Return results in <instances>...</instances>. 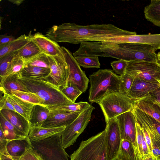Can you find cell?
Masks as SVG:
<instances>
[{
  "instance_id": "cell-1",
  "label": "cell",
  "mask_w": 160,
  "mask_h": 160,
  "mask_svg": "<svg viewBox=\"0 0 160 160\" xmlns=\"http://www.w3.org/2000/svg\"><path fill=\"white\" fill-rule=\"evenodd\" d=\"M137 34L111 24L82 25L75 23H64L53 25L46 36L57 42L78 44L84 42H107L111 38Z\"/></svg>"
},
{
  "instance_id": "cell-2",
  "label": "cell",
  "mask_w": 160,
  "mask_h": 160,
  "mask_svg": "<svg viewBox=\"0 0 160 160\" xmlns=\"http://www.w3.org/2000/svg\"><path fill=\"white\" fill-rule=\"evenodd\" d=\"M18 79L29 92L36 94L46 107L68 106L74 104L62 92L60 88L45 78L26 77L18 74Z\"/></svg>"
},
{
  "instance_id": "cell-3",
  "label": "cell",
  "mask_w": 160,
  "mask_h": 160,
  "mask_svg": "<svg viewBox=\"0 0 160 160\" xmlns=\"http://www.w3.org/2000/svg\"><path fill=\"white\" fill-rule=\"evenodd\" d=\"M156 50L152 46L137 43L107 44L102 50L104 57L129 61L138 60L156 62L158 60Z\"/></svg>"
},
{
  "instance_id": "cell-4",
  "label": "cell",
  "mask_w": 160,
  "mask_h": 160,
  "mask_svg": "<svg viewBox=\"0 0 160 160\" xmlns=\"http://www.w3.org/2000/svg\"><path fill=\"white\" fill-rule=\"evenodd\" d=\"M89 78L88 100L91 103H97L108 94L119 92L120 76L110 69H99L90 75Z\"/></svg>"
},
{
  "instance_id": "cell-5",
  "label": "cell",
  "mask_w": 160,
  "mask_h": 160,
  "mask_svg": "<svg viewBox=\"0 0 160 160\" xmlns=\"http://www.w3.org/2000/svg\"><path fill=\"white\" fill-rule=\"evenodd\" d=\"M106 130L82 141L71 160H107Z\"/></svg>"
},
{
  "instance_id": "cell-6",
  "label": "cell",
  "mask_w": 160,
  "mask_h": 160,
  "mask_svg": "<svg viewBox=\"0 0 160 160\" xmlns=\"http://www.w3.org/2000/svg\"><path fill=\"white\" fill-rule=\"evenodd\" d=\"M104 116L106 122L109 120L131 111L133 101L126 94L119 92L105 96L98 103Z\"/></svg>"
},
{
  "instance_id": "cell-7",
  "label": "cell",
  "mask_w": 160,
  "mask_h": 160,
  "mask_svg": "<svg viewBox=\"0 0 160 160\" xmlns=\"http://www.w3.org/2000/svg\"><path fill=\"white\" fill-rule=\"evenodd\" d=\"M62 132L43 140L31 141L32 148L44 160H68L69 156L62 144Z\"/></svg>"
},
{
  "instance_id": "cell-8",
  "label": "cell",
  "mask_w": 160,
  "mask_h": 160,
  "mask_svg": "<svg viewBox=\"0 0 160 160\" xmlns=\"http://www.w3.org/2000/svg\"><path fill=\"white\" fill-rule=\"evenodd\" d=\"M95 109L91 105L82 112L70 125L62 132L61 141L64 149L73 144L77 138L84 131L89 122L92 113Z\"/></svg>"
},
{
  "instance_id": "cell-9",
  "label": "cell",
  "mask_w": 160,
  "mask_h": 160,
  "mask_svg": "<svg viewBox=\"0 0 160 160\" xmlns=\"http://www.w3.org/2000/svg\"><path fill=\"white\" fill-rule=\"evenodd\" d=\"M126 73L146 81L160 80V67L155 62L134 60L128 61Z\"/></svg>"
},
{
  "instance_id": "cell-10",
  "label": "cell",
  "mask_w": 160,
  "mask_h": 160,
  "mask_svg": "<svg viewBox=\"0 0 160 160\" xmlns=\"http://www.w3.org/2000/svg\"><path fill=\"white\" fill-rule=\"evenodd\" d=\"M48 57L50 72L45 78L60 88L67 82L69 75L68 65L64 55Z\"/></svg>"
},
{
  "instance_id": "cell-11",
  "label": "cell",
  "mask_w": 160,
  "mask_h": 160,
  "mask_svg": "<svg viewBox=\"0 0 160 160\" xmlns=\"http://www.w3.org/2000/svg\"><path fill=\"white\" fill-rule=\"evenodd\" d=\"M61 48L69 68L67 82L73 85L82 93L85 92L88 88L89 79L71 52L64 47Z\"/></svg>"
},
{
  "instance_id": "cell-12",
  "label": "cell",
  "mask_w": 160,
  "mask_h": 160,
  "mask_svg": "<svg viewBox=\"0 0 160 160\" xmlns=\"http://www.w3.org/2000/svg\"><path fill=\"white\" fill-rule=\"evenodd\" d=\"M107 160H117L122 138L118 121L116 117L106 122Z\"/></svg>"
},
{
  "instance_id": "cell-13",
  "label": "cell",
  "mask_w": 160,
  "mask_h": 160,
  "mask_svg": "<svg viewBox=\"0 0 160 160\" xmlns=\"http://www.w3.org/2000/svg\"><path fill=\"white\" fill-rule=\"evenodd\" d=\"M116 118L118 122L122 139L127 140L131 142L137 153L136 121L134 115L131 111L119 115Z\"/></svg>"
},
{
  "instance_id": "cell-14",
  "label": "cell",
  "mask_w": 160,
  "mask_h": 160,
  "mask_svg": "<svg viewBox=\"0 0 160 160\" xmlns=\"http://www.w3.org/2000/svg\"><path fill=\"white\" fill-rule=\"evenodd\" d=\"M50 111L48 117L42 127L52 128L67 127L81 113L60 110Z\"/></svg>"
},
{
  "instance_id": "cell-15",
  "label": "cell",
  "mask_w": 160,
  "mask_h": 160,
  "mask_svg": "<svg viewBox=\"0 0 160 160\" xmlns=\"http://www.w3.org/2000/svg\"><path fill=\"white\" fill-rule=\"evenodd\" d=\"M110 42L119 44L137 43L150 45L156 51L160 50V34H136L112 38ZM158 53H160V51Z\"/></svg>"
},
{
  "instance_id": "cell-16",
  "label": "cell",
  "mask_w": 160,
  "mask_h": 160,
  "mask_svg": "<svg viewBox=\"0 0 160 160\" xmlns=\"http://www.w3.org/2000/svg\"><path fill=\"white\" fill-rule=\"evenodd\" d=\"M160 88L158 82H150L135 78L130 89L126 94L132 100L143 98Z\"/></svg>"
},
{
  "instance_id": "cell-17",
  "label": "cell",
  "mask_w": 160,
  "mask_h": 160,
  "mask_svg": "<svg viewBox=\"0 0 160 160\" xmlns=\"http://www.w3.org/2000/svg\"><path fill=\"white\" fill-rule=\"evenodd\" d=\"M32 40L38 47L42 52L48 56L64 55L61 47L57 42L40 32L32 35Z\"/></svg>"
},
{
  "instance_id": "cell-18",
  "label": "cell",
  "mask_w": 160,
  "mask_h": 160,
  "mask_svg": "<svg viewBox=\"0 0 160 160\" xmlns=\"http://www.w3.org/2000/svg\"><path fill=\"white\" fill-rule=\"evenodd\" d=\"M0 113L23 136H28L31 127L24 117L16 111L8 110L2 109Z\"/></svg>"
},
{
  "instance_id": "cell-19",
  "label": "cell",
  "mask_w": 160,
  "mask_h": 160,
  "mask_svg": "<svg viewBox=\"0 0 160 160\" xmlns=\"http://www.w3.org/2000/svg\"><path fill=\"white\" fill-rule=\"evenodd\" d=\"M32 148L28 136L22 138L8 141L6 148L9 157L19 160L27 149Z\"/></svg>"
},
{
  "instance_id": "cell-20",
  "label": "cell",
  "mask_w": 160,
  "mask_h": 160,
  "mask_svg": "<svg viewBox=\"0 0 160 160\" xmlns=\"http://www.w3.org/2000/svg\"><path fill=\"white\" fill-rule=\"evenodd\" d=\"M133 107L146 113L160 123V108L146 97L132 100Z\"/></svg>"
},
{
  "instance_id": "cell-21",
  "label": "cell",
  "mask_w": 160,
  "mask_h": 160,
  "mask_svg": "<svg viewBox=\"0 0 160 160\" xmlns=\"http://www.w3.org/2000/svg\"><path fill=\"white\" fill-rule=\"evenodd\" d=\"M32 35H21L9 43L0 46V58L8 54L19 51L32 40Z\"/></svg>"
},
{
  "instance_id": "cell-22",
  "label": "cell",
  "mask_w": 160,
  "mask_h": 160,
  "mask_svg": "<svg viewBox=\"0 0 160 160\" xmlns=\"http://www.w3.org/2000/svg\"><path fill=\"white\" fill-rule=\"evenodd\" d=\"M66 127L49 128L41 127L31 128L28 137L31 141H39L62 132Z\"/></svg>"
},
{
  "instance_id": "cell-23",
  "label": "cell",
  "mask_w": 160,
  "mask_h": 160,
  "mask_svg": "<svg viewBox=\"0 0 160 160\" xmlns=\"http://www.w3.org/2000/svg\"><path fill=\"white\" fill-rule=\"evenodd\" d=\"M50 110L40 104H35L32 109L29 123L31 128L41 127L49 116Z\"/></svg>"
},
{
  "instance_id": "cell-24",
  "label": "cell",
  "mask_w": 160,
  "mask_h": 160,
  "mask_svg": "<svg viewBox=\"0 0 160 160\" xmlns=\"http://www.w3.org/2000/svg\"><path fill=\"white\" fill-rule=\"evenodd\" d=\"M7 94L8 100L13 105L16 112L24 117L29 122L34 104L26 102L12 94Z\"/></svg>"
},
{
  "instance_id": "cell-25",
  "label": "cell",
  "mask_w": 160,
  "mask_h": 160,
  "mask_svg": "<svg viewBox=\"0 0 160 160\" xmlns=\"http://www.w3.org/2000/svg\"><path fill=\"white\" fill-rule=\"evenodd\" d=\"M144 13L148 21L160 27V0H151L145 7Z\"/></svg>"
},
{
  "instance_id": "cell-26",
  "label": "cell",
  "mask_w": 160,
  "mask_h": 160,
  "mask_svg": "<svg viewBox=\"0 0 160 160\" xmlns=\"http://www.w3.org/2000/svg\"><path fill=\"white\" fill-rule=\"evenodd\" d=\"M0 127L8 141L24 138L23 136L0 113Z\"/></svg>"
},
{
  "instance_id": "cell-27",
  "label": "cell",
  "mask_w": 160,
  "mask_h": 160,
  "mask_svg": "<svg viewBox=\"0 0 160 160\" xmlns=\"http://www.w3.org/2000/svg\"><path fill=\"white\" fill-rule=\"evenodd\" d=\"M18 74L8 76L2 82L0 83V87L7 94H12L11 91L12 90L29 92L26 87L18 80Z\"/></svg>"
},
{
  "instance_id": "cell-28",
  "label": "cell",
  "mask_w": 160,
  "mask_h": 160,
  "mask_svg": "<svg viewBox=\"0 0 160 160\" xmlns=\"http://www.w3.org/2000/svg\"><path fill=\"white\" fill-rule=\"evenodd\" d=\"M117 160H138L135 148L129 141L122 140Z\"/></svg>"
},
{
  "instance_id": "cell-29",
  "label": "cell",
  "mask_w": 160,
  "mask_h": 160,
  "mask_svg": "<svg viewBox=\"0 0 160 160\" xmlns=\"http://www.w3.org/2000/svg\"><path fill=\"white\" fill-rule=\"evenodd\" d=\"M42 52L39 48L32 40L18 52L19 57L25 62Z\"/></svg>"
},
{
  "instance_id": "cell-30",
  "label": "cell",
  "mask_w": 160,
  "mask_h": 160,
  "mask_svg": "<svg viewBox=\"0 0 160 160\" xmlns=\"http://www.w3.org/2000/svg\"><path fill=\"white\" fill-rule=\"evenodd\" d=\"M50 72L49 68L27 66L18 74L26 77L44 78L48 76Z\"/></svg>"
},
{
  "instance_id": "cell-31",
  "label": "cell",
  "mask_w": 160,
  "mask_h": 160,
  "mask_svg": "<svg viewBox=\"0 0 160 160\" xmlns=\"http://www.w3.org/2000/svg\"><path fill=\"white\" fill-rule=\"evenodd\" d=\"M18 55L17 52L8 54L0 58V81L8 73L13 60Z\"/></svg>"
},
{
  "instance_id": "cell-32",
  "label": "cell",
  "mask_w": 160,
  "mask_h": 160,
  "mask_svg": "<svg viewBox=\"0 0 160 160\" xmlns=\"http://www.w3.org/2000/svg\"><path fill=\"white\" fill-rule=\"evenodd\" d=\"M88 102H80L65 106H57L47 107L50 110H64L75 112H82L90 106Z\"/></svg>"
},
{
  "instance_id": "cell-33",
  "label": "cell",
  "mask_w": 160,
  "mask_h": 160,
  "mask_svg": "<svg viewBox=\"0 0 160 160\" xmlns=\"http://www.w3.org/2000/svg\"><path fill=\"white\" fill-rule=\"evenodd\" d=\"M80 66L85 68H99L100 63L97 56H78L74 57Z\"/></svg>"
},
{
  "instance_id": "cell-34",
  "label": "cell",
  "mask_w": 160,
  "mask_h": 160,
  "mask_svg": "<svg viewBox=\"0 0 160 160\" xmlns=\"http://www.w3.org/2000/svg\"><path fill=\"white\" fill-rule=\"evenodd\" d=\"M12 94L21 99L34 104L42 105V101L35 94L29 92H24L12 90L11 91Z\"/></svg>"
},
{
  "instance_id": "cell-35",
  "label": "cell",
  "mask_w": 160,
  "mask_h": 160,
  "mask_svg": "<svg viewBox=\"0 0 160 160\" xmlns=\"http://www.w3.org/2000/svg\"><path fill=\"white\" fill-rule=\"evenodd\" d=\"M60 89L62 93L73 103H75L77 98L82 93V92L73 85L68 82L60 88Z\"/></svg>"
},
{
  "instance_id": "cell-36",
  "label": "cell",
  "mask_w": 160,
  "mask_h": 160,
  "mask_svg": "<svg viewBox=\"0 0 160 160\" xmlns=\"http://www.w3.org/2000/svg\"><path fill=\"white\" fill-rule=\"evenodd\" d=\"M25 62L26 66H30L49 68L48 56L42 52Z\"/></svg>"
},
{
  "instance_id": "cell-37",
  "label": "cell",
  "mask_w": 160,
  "mask_h": 160,
  "mask_svg": "<svg viewBox=\"0 0 160 160\" xmlns=\"http://www.w3.org/2000/svg\"><path fill=\"white\" fill-rule=\"evenodd\" d=\"M26 67L25 61L18 55L13 60L8 72L4 78L0 81V83L2 82L8 76L19 73Z\"/></svg>"
},
{
  "instance_id": "cell-38",
  "label": "cell",
  "mask_w": 160,
  "mask_h": 160,
  "mask_svg": "<svg viewBox=\"0 0 160 160\" xmlns=\"http://www.w3.org/2000/svg\"><path fill=\"white\" fill-rule=\"evenodd\" d=\"M120 76L121 82L119 92L126 94L131 88L135 78L126 73Z\"/></svg>"
},
{
  "instance_id": "cell-39",
  "label": "cell",
  "mask_w": 160,
  "mask_h": 160,
  "mask_svg": "<svg viewBox=\"0 0 160 160\" xmlns=\"http://www.w3.org/2000/svg\"><path fill=\"white\" fill-rule=\"evenodd\" d=\"M136 140L137 146V154L138 160H142L144 157L142 140V131L141 126L137 121L136 123Z\"/></svg>"
},
{
  "instance_id": "cell-40",
  "label": "cell",
  "mask_w": 160,
  "mask_h": 160,
  "mask_svg": "<svg viewBox=\"0 0 160 160\" xmlns=\"http://www.w3.org/2000/svg\"><path fill=\"white\" fill-rule=\"evenodd\" d=\"M113 71L116 74L121 76L126 72L128 65V61L123 60L115 61L111 62Z\"/></svg>"
},
{
  "instance_id": "cell-41",
  "label": "cell",
  "mask_w": 160,
  "mask_h": 160,
  "mask_svg": "<svg viewBox=\"0 0 160 160\" xmlns=\"http://www.w3.org/2000/svg\"><path fill=\"white\" fill-rule=\"evenodd\" d=\"M0 91V110L6 109L16 111L13 105L8 100L7 94L1 87Z\"/></svg>"
},
{
  "instance_id": "cell-42",
  "label": "cell",
  "mask_w": 160,
  "mask_h": 160,
  "mask_svg": "<svg viewBox=\"0 0 160 160\" xmlns=\"http://www.w3.org/2000/svg\"><path fill=\"white\" fill-rule=\"evenodd\" d=\"M19 160H44L40 154L32 148L27 149Z\"/></svg>"
},
{
  "instance_id": "cell-43",
  "label": "cell",
  "mask_w": 160,
  "mask_h": 160,
  "mask_svg": "<svg viewBox=\"0 0 160 160\" xmlns=\"http://www.w3.org/2000/svg\"><path fill=\"white\" fill-rule=\"evenodd\" d=\"M8 141L2 128L0 127V153L9 157L6 148Z\"/></svg>"
},
{
  "instance_id": "cell-44",
  "label": "cell",
  "mask_w": 160,
  "mask_h": 160,
  "mask_svg": "<svg viewBox=\"0 0 160 160\" xmlns=\"http://www.w3.org/2000/svg\"><path fill=\"white\" fill-rule=\"evenodd\" d=\"M145 97L160 108V88Z\"/></svg>"
},
{
  "instance_id": "cell-45",
  "label": "cell",
  "mask_w": 160,
  "mask_h": 160,
  "mask_svg": "<svg viewBox=\"0 0 160 160\" xmlns=\"http://www.w3.org/2000/svg\"><path fill=\"white\" fill-rule=\"evenodd\" d=\"M16 38L14 37L11 36L0 35V46L8 44Z\"/></svg>"
},
{
  "instance_id": "cell-46",
  "label": "cell",
  "mask_w": 160,
  "mask_h": 160,
  "mask_svg": "<svg viewBox=\"0 0 160 160\" xmlns=\"http://www.w3.org/2000/svg\"><path fill=\"white\" fill-rule=\"evenodd\" d=\"M141 128L145 140L150 151V152L152 153L151 141L150 135L148 132L145 128H142V127Z\"/></svg>"
},
{
  "instance_id": "cell-47",
  "label": "cell",
  "mask_w": 160,
  "mask_h": 160,
  "mask_svg": "<svg viewBox=\"0 0 160 160\" xmlns=\"http://www.w3.org/2000/svg\"><path fill=\"white\" fill-rule=\"evenodd\" d=\"M142 145L144 156L150 152L143 132L142 134Z\"/></svg>"
},
{
  "instance_id": "cell-48",
  "label": "cell",
  "mask_w": 160,
  "mask_h": 160,
  "mask_svg": "<svg viewBox=\"0 0 160 160\" xmlns=\"http://www.w3.org/2000/svg\"><path fill=\"white\" fill-rule=\"evenodd\" d=\"M142 160H155V159L152 154L149 153L144 156Z\"/></svg>"
},
{
  "instance_id": "cell-49",
  "label": "cell",
  "mask_w": 160,
  "mask_h": 160,
  "mask_svg": "<svg viewBox=\"0 0 160 160\" xmlns=\"http://www.w3.org/2000/svg\"><path fill=\"white\" fill-rule=\"evenodd\" d=\"M0 160H15L10 157L6 155H4L2 154H0Z\"/></svg>"
},
{
  "instance_id": "cell-50",
  "label": "cell",
  "mask_w": 160,
  "mask_h": 160,
  "mask_svg": "<svg viewBox=\"0 0 160 160\" xmlns=\"http://www.w3.org/2000/svg\"><path fill=\"white\" fill-rule=\"evenodd\" d=\"M158 58V60L160 61V53L157 54Z\"/></svg>"
},
{
  "instance_id": "cell-51",
  "label": "cell",
  "mask_w": 160,
  "mask_h": 160,
  "mask_svg": "<svg viewBox=\"0 0 160 160\" xmlns=\"http://www.w3.org/2000/svg\"><path fill=\"white\" fill-rule=\"evenodd\" d=\"M157 63L158 65L160 67V61L158 60L156 62Z\"/></svg>"
},
{
  "instance_id": "cell-52",
  "label": "cell",
  "mask_w": 160,
  "mask_h": 160,
  "mask_svg": "<svg viewBox=\"0 0 160 160\" xmlns=\"http://www.w3.org/2000/svg\"><path fill=\"white\" fill-rule=\"evenodd\" d=\"M155 157V160H160V158H156L155 157Z\"/></svg>"
},
{
  "instance_id": "cell-53",
  "label": "cell",
  "mask_w": 160,
  "mask_h": 160,
  "mask_svg": "<svg viewBox=\"0 0 160 160\" xmlns=\"http://www.w3.org/2000/svg\"><path fill=\"white\" fill-rule=\"evenodd\" d=\"M157 80L158 82L160 84V80Z\"/></svg>"
},
{
  "instance_id": "cell-54",
  "label": "cell",
  "mask_w": 160,
  "mask_h": 160,
  "mask_svg": "<svg viewBox=\"0 0 160 160\" xmlns=\"http://www.w3.org/2000/svg\"></svg>"
}]
</instances>
